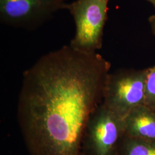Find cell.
Here are the masks:
<instances>
[{
  "label": "cell",
  "instance_id": "6da1fadb",
  "mask_svg": "<svg viewBox=\"0 0 155 155\" xmlns=\"http://www.w3.org/2000/svg\"><path fill=\"white\" fill-rule=\"evenodd\" d=\"M110 68L97 52L64 45L24 72L17 117L30 155H86V129Z\"/></svg>",
  "mask_w": 155,
  "mask_h": 155
},
{
  "label": "cell",
  "instance_id": "52a82bcc",
  "mask_svg": "<svg viewBox=\"0 0 155 155\" xmlns=\"http://www.w3.org/2000/svg\"><path fill=\"white\" fill-rule=\"evenodd\" d=\"M117 155H155V140L124 135Z\"/></svg>",
  "mask_w": 155,
  "mask_h": 155
},
{
  "label": "cell",
  "instance_id": "277c9868",
  "mask_svg": "<svg viewBox=\"0 0 155 155\" xmlns=\"http://www.w3.org/2000/svg\"><path fill=\"white\" fill-rule=\"evenodd\" d=\"M124 135V120L102 103L86 127L84 140L86 155H117Z\"/></svg>",
  "mask_w": 155,
  "mask_h": 155
},
{
  "label": "cell",
  "instance_id": "ba28073f",
  "mask_svg": "<svg viewBox=\"0 0 155 155\" xmlns=\"http://www.w3.org/2000/svg\"><path fill=\"white\" fill-rule=\"evenodd\" d=\"M144 105L155 111V65L147 68Z\"/></svg>",
  "mask_w": 155,
  "mask_h": 155
},
{
  "label": "cell",
  "instance_id": "8fae6325",
  "mask_svg": "<svg viewBox=\"0 0 155 155\" xmlns=\"http://www.w3.org/2000/svg\"><path fill=\"white\" fill-rule=\"evenodd\" d=\"M147 1H150V0H147Z\"/></svg>",
  "mask_w": 155,
  "mask_h": 155
},
{
  "label": "cell",
  "instance_id": "8992f818",
  "mask_svg": "<svg viewBox=\"0 0 155 155\" xmlns=\"http://www.w3.org/2000/svg\"><path fill=\"white\" fill-rule=\"evenodd\" d=\"M124 135L155 140V111L142 105L133 109L124 120Z\"/></svg>",
  "mask_w": 155,
  "mask_h": 155
},
{
  "label": "cell",
  "instance_id": "7a4b0ae2",
  "mask_svg": "<svg viewBox=\"0 0 155 155\" xmlns=\"http://www.w3.org/2000/svg\"><path fill=\"white\" fill-rule=\"evenodd\" d=\"M109 0H76L67 4L73 17L75 34L70 46L83 53L97 52L102 47Z\"/></svg>",
  "mask_w": 155,
  "mask_h": 155
},
{
  "label": "cell",
  "instance_id": "5b68a950",
  "mask_svg": "<svg viewBox=\"0 0 155 155\" xmlns=\"http://www.w3.org/2000/svg\"><path fill=\"white\" fill-rule=\"evenodd\" d=\"M66 5L64 0H0V20L6 25L33 29Z\"/></svg>",
  "mask_w": 155,
  "mask_h": 155
},
{
  "label": "cell",
  "instance_id": "30bf717a",
  "mask_svg": "<svg viewBox=\"0 0 155 155\" xmlns=\"http://www.w3.org/2000/svg\"><path fill=\"white\" fill-rule=\"evenodd\" d=\"M148 2H150L155 9V0H150Z\"/></svg>",
  "mask_w": 155,
  "mask_h": 155
},
{
  "label": "cell",
  "instance_id": "3957f363",
  "mask_svg": "<svg viewBox=\"0 0 155 155\" xmlns=\"http://www.w3.org/2000/svg\"><path fill=\"white\" fill-rule=\"evenodd\" d=\"M147 68H121L109 74L102 104L124 120L139 106L144 105Z\"/></svg>",
  "mask_w": 155,
  "mask_h": 155
},
{
  "label": "cell",
  "instance_id": "9c48e42d",
  "mask_svg": "<svg viewBox=\"0 0 155 155\" xmlns=\"http://www.w3.org/2000/svg\"><path fill=\"white\" fill-rule=\"evenodd\" d=\"M148 21H149L151 30L152 31V33L155 35V15L150 16L148 18Z\"/></svg>",
  "mask_w": 155,
  "mask_h": 155
}]
</instances>
